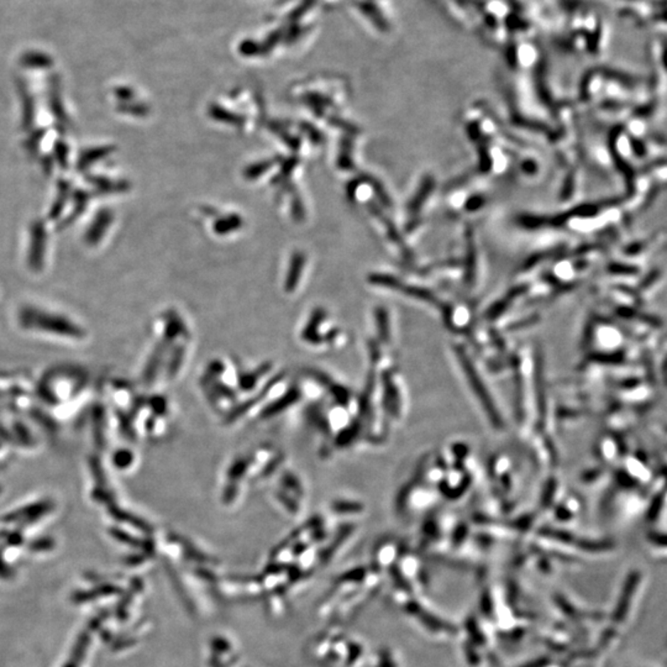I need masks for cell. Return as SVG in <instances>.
<instances>
[{
	"instance_id": "6da1fadb",
	"label": "cell",
	"mask_w": 667,
	"mask_h": 667,
	"mask_svg": "<svg viewBox=\"0 0 667 667\" xmlns=\"http://www.w3.org/2000/svg\"><path fill=\"white\" fill-rule=\"evenodd\" d=\"M456 355L459 359V364L462 369L470 389H472L473 394L477 398L479 406L482 407L483 412L486 413L487 419L493 428L501 430L506 426V421L503 419L501 411L498 408L496 399L493 398L492 393L489 392L487 384L483 381L482 374H479L476 364H473L471 357L464 347L456 346Z\"/></svg>"
},
{
	"instance_id": "7a4b0ae2",
	"label": "cell",
	"mask_w": 667,
	"mask_h": 667,
	"mask_svg": "<svg viewBox=\"0 0 667 667\" xmlns=\"http://www.w3.org/2000/svg\"><path fill=\"white\" fill-rule=\"evenodd\" d=\"M440 493L438 488L430 487L421 479L414 478L412 482L403 488L397 499V511L403 516H411L418 511H424L435 506Z\"/></svg>"
},
{
	"instance_id": "3957f363",
	"label": "cell",
	"mask_w": 667,
	"mask_h": 667,
	"mask_svg": "<svg viewBox=\"0 0 667 667\" xmlns=\"http://www.w3.org/2000/svg\"><path fill=\"white\" fill-rule=\"evenodd\" d=\"M382 387V404L384 412L396 421H402L407 411V393L406 384L403 382L402 374L398 371H386Z\"/></svg>"
},
{
	"instance_id": "277c9868",
	"label": "cell",
	"mask_w": 667,
	"mask_h": 667,
	"mask_svg": "<svg viewBox=\"0 0 667 667\" xmlns=\"http://www.w3.org/2000/svg\"><path fill=\"white\" fill-rule=\"evenodd\" d=\"M545 663H546V661L541 658V660H538V661H534V663H530L529 665L523 667H541L543 665H545Z\"/></svg>"
}]
</instances>
